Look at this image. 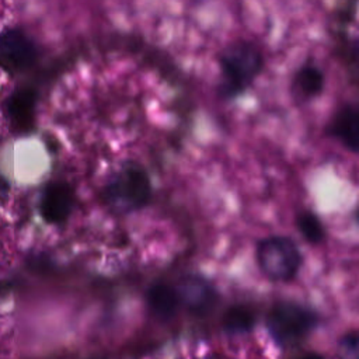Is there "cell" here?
<instances>
[{"label": "cell", "mask_w": 359, "mask_h": 359, "mask_svg": "<svg viewBox=\"0 0 359 359\" xmlns=\"http://www.w3.org/2000/svg\"><path fill=\"white\" fill-rule=\"evenodd\" d=\"M219 80L216 94L220 100L233 101L247 93L265 67L262 48L250 39H234L217 56Z\"/></svg>", "instance_id": "6da1fadb"}, {"label": "cell", "mask_w": 359, "mask_h": 359, "mask_svg": "<svg viewBox=\"0 0 359 359\" xmlns=\"http://www.w3.org/2000/svg\"><path fill=\"white\" fill-rule=\"evenodd\" d=\"M98 198L111 213H135L149 206L154 198L151 177L143 164L126 160L102 184Z\"/></svg>", "instance_id": "7a4b0ae2"}, {"label": "cell", "mask_w": 359, "mask_h": 359, "mask_svg": "<svg viewBox=\"0 0 359 359\" xmlns=\"http://www.w3.org/2000/svg\"><path fill=\"white\" fill-rule=\"evenodd\" d=\"M255 258L259 271L273 282L292 280L302 266V252L287 236H268L257 243Z\"/></svg>", "instance_id": "3957f363"}, {"label": "cell", "mask_w": 359, "mask_h": 359, "mask_svg": "<svg viewBox=\"0 0 359 359\" xmlns=\"http://www.w3.org/2000/svg\"><path fill=\"white\" fill-rule=\"evenodd\" d=\"M266 323L273 339L282 346H289L302 341L316 327L317 318L302 304L280 302L271 309Z\"/></svg>", "instance_id": "277c9868"}, {"label": "cell", "mask_w": 359, "mask_h": 359, "mask_svg": "<svg viewBox=\"0 0 359 359\" xmlns=\"http://www.w3.org/2000/svg\"><path fill=\"white\" fill-rule=\"evenodd\" d=\"M77 203V195L73 185L65 180L48 182L39 201V213L46 223L62 224L73 213Z\"/></svg>", "instance_id": "5b68a950"}, {"label": "cell", "mask_w": 359, "mask_h": 359, "mask_svg": "<svg viewBox=\"0 0 359 359\" xmlns=\"http://www.w3.org/2000/svg\"><path fill=\"white\" fill-rule=\"evenodd\" d=\"M325 135L341 143L349 153L359 150V108L355 102L339 105L325 125Z\"/></svg>", "instance_id": "8992f818"}, {"label": "cell", "mask_w": 359, "mask_h": 359, "mask_svg": "<svg viewBox=\"0 0 359 359\" xmlns=\"http://www.w3.org/2000/svg\"><path fill=\"white\" fill-rule=\"evenodd\" d=\"M0 53L17 67H28L38 59L39 50L22 29L7 28L0 34Z\"/></svg>", "instance_id": "52a82bcc"}, {"label": "cell", "mask_w": 359, "mask_h": 359, "mask_svg": "<svg viewBox=\"0 0 359 359\" xmlns=\"http://www.w3.org/2000/svg\"><path fill=\"white\" fill-rule=\"evenodd\" d=\"M325 88V73L314 62H303L293 73L290 94L299 104L316 100Z\"/></svg>", "instance_id": "ba28073f"}, {"label": "cell", "mask_w": 359, "mask_h": 359, "mask_svg": "<svg viewBox=\"0 0 359 359\" xmlns=\"http://www.w3.org/2000/svg\"><path fill=\"white\" fill-rule=\"evenodd\" d=\"M175 290L180 299V304H184L188 310L198 314L209 311L216 302V292L213 286L199 276L191 275L182 278L178 282Z\"/></svg>", "instance_id": "9c48e42d"}, {"label": "cell", "mask_w": 359, "mask_h": 359, "mask_svg": "<svg viewBox=\"0 0 359 359\" xmlns=\"http://www.w3.org/2000/svg\"><path fill=\"white\" fill-rule=\"evenodd\" d=\"M36 93L31 88L17 90L6 102L7 115L17 130H28L34 123Z\"/></svg>", "instance_id": "30bf717a"}, {"label": "cell", "mask_w": 359, "mask_h": 359, "mask_svg": "<svg viewBox=\"0 0 359 359\" xmlns=\"http://www.w3.org/2000/svg\"><path fill=\"white\" fill-rule=\"evenodd\" d=\"M149 310L160 320L172 318L180 309V299L175 287L167 283H154L146 292Z\"/></svg>", "instance_id": "8fae6325"}, {"label": "cell", "mask_w": 359, "mask_h": 359, "mask_svg": "<svg viewBox=\"0 0 359 359\" xmlns=\"http://www.w3.org/2000/svg\"><path fill=\"white\" fill-rule=\"evenodd\" d=\"M296 227L299 233L310 244H318L324 240L325 229L321 219L309 209H303L296 215Z\"/></svg>", "instance_id": "7c38bea8"}, {"label": "cell", "mask_w": 359, "mask_h": 359, "mask_svg": "<svg viewBox=\"0 0 359 359\" xmlns=\"http://www.w3.org/2000/svg\"><path fill=\"white\" fill-rule=\"evenodd\" d=\"M223 325L231 334L247 332L254 325V313L248 307L234 306L226 313Z\"/></svg>", "instance_id": "4fadbf2b"}, {"label": "cell", "mask_w": 359, "mask_h": 359, "mask_svg": "<svg viewBox=\"0 0 359 359\" xmlns=\"http://www.w3.org/2000/svg\"><path fill=\"white\" fill-rule=\"evenodd\" d=\"M337 356L338 359H359V344L355 331L344 335L339 339Z\"/></svg>", "instance_id": "5bb4252c"}, {"label": "cell", "mask_w": 359, "mask_h": 359, "mask_svg": "<svg viewBox=\"0 0 359 359\" xmlns=\"http://www.w3.org/2000/svg\"><path fill=\"white\" fill-rule=\"evenodd\" d=\"M297 359H324V358L317 355V353H307V355H303V356H300Z\"/></svg>", "instance_id": "9a60e30c"}]
</instances>
